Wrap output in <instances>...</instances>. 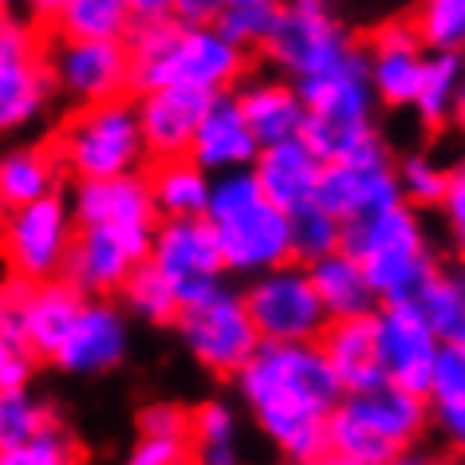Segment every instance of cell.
Here are the masks:
<instances>
[{"label": "cell", "mask_w": 465, "mask_h": 465, "mask_svg": "<svg viewBox=\"0 0 465 465\" xmlns=\"http://www.w3.org/2000/svg\"><path fill=\"white\" fill-rule=\"evenodd\" d=\"M232 387L284 461L308 465L323 458L328 418L340 406L343 387L316 343H257L232 375Z\"/></svg>", "instance_id": "6da1fadb"}, {"label": "cell", "mask_w": 465, "mask_h": 465, "mask_svg": "<svg viewBox=\"0 0 465 465\" xmlns=\"http://www.w3.org/2000/svg\"><path fill=\"white\" fill-rule=\"evenodd\" d=\"M123 44L131 55V95L166 84L217 95L232 91L252 72V52L225 40L213 25H178L173 16L138 20Z\"/></svg>", "instance_id": "7a4b0ae2"}, {"label": "cell", "mask_w": 465, "mask_h": 465, "mask_svg": "<svg viewBox=\"0 0 465 465\" xmlns=\"http://www.w3.org/2000/svg\"><path fill=\"white\" fill-rule=\"evenodd\" d=\"M202 217L213 229L225 276L249 281V276L292 261V221L281 205L264 197L252 170L213 173Z\"/></svg>", "instance_id": "3957f363"}, {"label": "cell", "mask_w": 465, "mask_h": 465, "mask_svg": "<svg viewBox=\"0 0 465 465\" xmlns=\"http://www.w3.org/2000/svg\"><path fill=\"white\" fill-rule=\"evenodd\" d=\"M340 249L363 264L379 304L414 300V292L441 261L434 241H430L422 209L406 202H394L367 217L340 221Z\"/></svg>", "instance_id": "277c9868"}, {"label": "cell", "mask_w": 465, "mask_h": 465, "mask_svg": "<svg viewBox=\"0 0 465 465\" xmlns=\"http://www.w3.org/2000/svg\"><path fill=\"white\" fill-rule=\"evenodd\" d=\"M430 434L426 399L394 382L343 394L328 418L323 453L347 465H387L399 453L422 446Z\"/></svg>", "instance_id": "5b68a950"}, {"label": "cell", "mask_w": 465, "mask_h": 465, "mask_svg": "<svg viewBox=\"0 0 465 465\" xmlns=\"http://www.w3.org/2000/svg\"><path fill=\"white\" fill-rule=\"evenodd\" d=\"M296 87H300V99H304V131H300V138L323 162L343 158L347 150H355L363 138L379 131L375 126L379 99L367 79L363 44H355L331 67L300 79Z\"/></svg>", "instance_id": "8992f818"}, {"label": "cell", "mask_w": 465, "mask_h": 465, "mask_svg": "<svg viewBox=\"0 0 465 465\" xmlns=\"http://www.w3.org/2000/svg\"><path fill=\"white\" fill-rule=\"evenodd\" d=\"M52 150L72 182L138 173L150 162L131 95L75 107L55 134Z\"/></svg>", "instance_id": "52a82bcc"}, {"label": "cell", "mask_w": 465, "mask_h": 465, "mask_svg": "<svg viewBox=\"0 0 465 465\" xmlns=\"http://www.w3.org/2000/svg\"><path fill=\"white\" fill-rule=\"evenodd\" d=\"M178 331L182 347L190 351L197 367H205L217 379H232L245 359L257 351L261 335L249 320L245 296L241 288H232L229 281H217L213 288L197 292L190 300H182L178 316L170 323Z\"/></svg>", "instance_id": "ba28073f"}, {"label": "cell", "mask_w": 465, "mask_h": 465, "mask_svg": "<svg viewBox=\"0 0 465 465\" xmlns=\"http://www.w3.org/2000/svg\"><path fill=\"white\" fill-rule=\"evenodd\" d=\"M55 99L48 64H44V32L32 16L0 13V134H16L40 123Z\"/></svg>", "instance_id": "9c48e42d"}, {"label": "cell", "mask_w": 465, "mask_h": 465, "mask_svg": "<svg viewBox=\"0 0 465 465\" xmlns=\"http://www.w3.org/2000/svg\"><path fill=\"white\" fill-rule=\"evenodd\" d=\"M241 296L261 343H316L328 328V312L312 288L308 264L284 261L269 272L249 276Z\"/></svg>", "instance_id": "30bf717a"}, {"label": "cell", "mask_w": 465, "mask_h": 465, "mask_svg": "<svg viewBox=\"0 0 465 465\" xmlns=\"http://www.w3.org/2000/svg\"><path fill=\"white\" fill-rule=\"evenodd\" d=\"M351 48H355V36L331 8H304V5L281 0L269 36L261 44V55L272 72L300 84V79L343 60Z\"/></svg>", "instance_id": "8fae6325"}, {"label": "cell", "mask_w": 465, "mask_h": 465, "mask_svg": "<svg viewBox=\"0 0 465 465\" xmlns=\"http://www.w3.org/2000/svg\"><path fill=\"white\" fill-rule=\"evenodd\" d=\"M72 232H75L72 209H67V197L55 190L28 205L5 209L0 252H5L13 276H25L32 284L55 281L64 272L67 249H72Z\"/></svg>", "instance_id": "7c38bea8"}, {"label": "cell", "mask_w": 465, "mask_h": 465, "mask_svg": "<svg viewBox=\"0 0 465 465\" xmlns=\"http://www.w3.org/2000/svg\"><path fill=\"white\" fill-rule=\"evenodd\" d=\"M394 202H402L399 173H394V154H391L387 138L379 131L363 138L355 150H347L343 158L323 162L316 205L328 209L331 217H340V221L367 217Z\"/></svg>", "instance_id": "4fadbf2b"}, {"label": "cell", "mask_w": 465, "mask_h": 465, "mask_svg": "<svg viewBox=\"0 0 465 465\" xmlns=\"http://www.w3.org/2000/svg\"><path fill=\"white\" fill-rule=\"evenodd\" d=\"M55 95L87 107L131 95V55L123 40H79V36H52L44 44Z\"/></svg>", "instance_id": "5bb4252c"}, {"label": "cell", "mask_w": 465, "mask_h": 465, "mask_svg": "<svg viewBox=\"0 0 465 465\" xmlns=\"http://www.w3.org/2000/svg\"><path fill=\"white\" fill-rule=\"evenodd\" d=\"M150 241H154V232H143V229L75 225L60 276L84 296H119L131 269L138 261H146Z\"/></svg>", "instance_id": "9a60e30c"}, {"label": "cell", "mask_w": 465, "mask_h": 465, "mask_svg": "<svg viewBox=\"0 0 465 465\" xmlns=\"http://www.w3.org/2000/svg\"><path fill=\"white\" fill-rule=\"evenodd\" d=\"M371 320H375V351H379L382 379L402 391L426 394L434 363L441 355V340L426 323L422 312H418V304L414 300L375 304Z\"/></svg>", "instance_id": "2e32d148"}, {"label": "cell", "mask_w": 465, "mask_h": 465, "mask_svg": "<svg viewBox=\"0 0 465 465\" xmlns=\"http://www.w3.org/2000/svg\"><path fill=\"white\" fill-rule=\"evenodd\" d=\"M131 351V323L114 296H84L48 363L64 375H111Z\"/></svg>", "instance_id": "e0dca14e"}, {"label": "cell", "mask_w": 465, "mask_h": 465, "mask_svg": "<svg viewBox=\"0 0 465 465\" xmlns=\"http://www.w3.org/2000/svg\"><path fill=\"white\" fill-rule=\"evenodd\" d=\"M146 261L173 284L178 300H190L217 281H225L221 249L205 217H158Z\"/></svg>", "instance_id": "ac0fdd59"}, {"label": "cell", "mask_w": 465, "mask_h": 465, "mask_svg": "<svg viewBox=\"0 0 465 465\" xmlns=\"http://www.w3.org/2000/svg\"><path fill=\"white\" fill-rule=\"evenodd\" d=\"M363 60H367V79L379 107L411 111L418 75H422V60H426V44L411 25V16L382 20L363 44Z\"/></svg>", "instance_id": "d6986e66"}, {"label": "cell", "mask_w": 465, "mask_h": 465, "mask_svg": "<svg viewBox=\"0 0 465 465\" xmlns=\"http://www.w3.org/2000/svg\"><path fill=\"white\" fill-rule=\"evenodd\" d=\"M205 103H209V91H197L185 84L134 91V114L146 143V158L154 162V158L190 154V138L197 131Z\"/></svg>", "instance_id": "ffe728a7"}, {"label": "cell", "mask_w": 465, "mask_h": 465, "mask_svg": "<svg viewBox=\"0 0 465 465\" xmlns=\"http://www.w3.org/2000/svg\"><path fill=\"white\" fill-rule=\"evenodd\" d=\"M75 225H119V229H158V209L150 202L146 173H119V178H87L67 193Z\"/></svg>", "instance_id": "44dd1931"}, {"label": "cell", "mask_w": 465, "mask_h": 465, "mask_svg": "<svg viewBox=\"0 0 465 465\" xmlns=\"http://www.w3.org/2000/svg\"><path fill=\"white\" fill-rule=\"evenodd\" d=\"M257 150H261V143H257V134L249 131L232 91L209 95L202 119H197V131L190 138V158L205 173H229V170H249Z\"/></svg>", "instance_id": "7402d4cb"}, {"label": "cell", "mask_w": 465, "mask_h": 465, "mask_svg": "<svg viewBox=\"0 0 465 465\" xmlns=\"http://www.w3.org/2000/svg\"><path fill=\"white\" fill-rule=\"evenodd\" d=\"M249 170L272 205H281L284 213H296V209L316 202L323 158L296 134V138H284V143L261 146Z\"/></svg>", "instance_id": "603a6c76"}, {"label": "cell", "mask_w": 465, "mask_h": 465, "mask_svg": "<svg viewBox=\"0 0 465 465\" xmlns=\"http://www.w3.org/2000/svg\"><path fill=\"white\" fill-rule=\"evenodd\" d=\"M241 114H245L249 131L257 134L261 146L284 143L304 131V99L292 79H284L281 72H249L232 87Z\"/></svg>", "instance_id": "cb8c5ba5"}, {"label": "cell", "mask_w": 465, "mask_h": 465, "mask_svg": "<svg viewBox=\"0 0 465 465\" xmlns=\"http://www.w3.org/2000/svg\"><path fill=\"white\" fill-rule=\"evenodd\" d=\"M316 347L328 359L331 375L340 379L343 394L351 391H367L379 387L382 367H379V351H375V320L367 316H343V320H328V328L320 331Z\"/></svg>", "instance_id": "d4e9b609"}, {"label": "cell", "mask_w": 465, "mask_h": 465, "mask_svg": "<svg viewBox=\"0 0 465 465\" xmlns=\"http://www.w3.org/2000/svg\"><path fill=\"white\" fill-rule=\"evenodd\" d=\"M422 399L430 411V430L446 441L450 453L465 458V343L441 347Z\"/></svg>", "instance_id": "484cf974"}, {"label": "cell", "mask_w": 465, "mask_h": 465, "mask_svg": "<svg viewBox=\"0 0 465 465\" xmlns=\"http://www.w3.org/2000/svg\"><path fill=\"white\" fill-rule=\"evenodd\" d=\"M146 190L154 202L158 217H202L209 202V182L213 173H205L190 154L178 158H154L146 162Z\"/></svg>", "instance_id": "4316f807"}, {"label": "cell", "mask_w": 465, "mask_h": 465, "mask_svg": "<svg viewBox=\"0 0 465 465\" xmlns=\"http://www.w3.org/2000/svg\"><path fill=\"white\" fill-rule=\"evenodd\" d=\"M308 276H312V288H316L323 312H328V320H343V316H367V312H375V292H371L367 284V272L363 264H359L351 252L335 249L328 257L312 261L308 264Z\"/></svg>", "instance_id": "83f0119b"}, {"label": "cell", "mask_w": 465, "mask_h": 465, "mask_svg": "<svg viewBox=\"0 0 465 465\" xmlns=\"http://www.w3.org/2000/svg\"><path fill=\"white\" fill-rule=\"evenodd\" d=\"M64 166L52 146H16L0 154V213L60 190Z\"/></svg>", "instance_id": "f1b7e54d"}, {"label": "cell", "mask_w": 465, "mask_h": 465, "mask_svg": "<svg viewBox=\"0 0 465 465\" xmlns=\"http://www.w3.org/2000/svg\"><path fill=\"white\" fill-rule=\"evenodd\" d=\"M418 312L434 328L441 347L465 343V264L438 261V269L426 276V284L414 292Z\"/></svg>", "instance_id": "f546056e"}, {"label": "cell", "mask_w": 465, "mask_h": 465, "mask_svg": "<svg viewBox=\"0 0 465 465\" xmlns=\"http://www.w3.org/2000/svg\"><path fill=\"white\" fill-rule=\"evenodd\" d=\"M84 304V292L72 288L64 281V276H55V281H40L32 288V300H28V316H25V335H28V347L32 355L40 359V363H48L55 343L64 340L67 323Z\"/></svg>", "instance_id": "4dcf8cb0"}, {"label": "cell", "mask_w": 465, "mask_h": 465, "mask_svg": "<svg viewBox=\"0 0 465 465\" xmlns=\"http://www.w3.org/2000/svg\"><path fill=\"white\" fill-rule=\"evenodd\" d=\"M193 465H245L241 458V418L225 399H205L190 411Z\"/></svg>", "instance_id": "1f68e13d"}, {"label": "cell", "mask_w": 465, "mask_h": 465, "mask_svg": "<svg viewBox=\"0 0 465 465\" xmlns=\"http://www.w3.org/2000/svg\"><path fill=\"white\" fill-rule=\"evenodd\" d=\"M465 72V52H426L422 60V75H418V91H414V119L426 131H446L450 114H453V99H458V84Z\"/></svg>", "instance_id": "d6a6232c"}, {"label": "cell", "mask_w": 465, "mask_h": 465, "mask_svg": "<svg viewBox=\"0 0 465 465\" xmlns=\"http://www.w3.org/2000/svg\"><path fill=\"white\" fill-rule=\"evenodd\" d=\"M119 300H123L126 316L143 320L150 328H170L173 316H178V308H182L173 284L150 261H138L131 269V276H126L123 288H119Z\"/></svg>", "instance_id": "836d02e7"}, {"label": "cell", "mask_w": 465, "mask_h": 465, "mask_svg": "<svg viewBox=\"0 0 465 465\" xmlns=\"http://www.w3.org/2000/svg\"><path fill=\"white\" fill-rule=\"evenodd\" d=\"M134 16L126 0H67L60 16L52 20L55 36H79V40H126Z\"/></svg>", "instance_id": "e575fe53"}, {"label": "cell", "mask_w": 465, "mask_h": 465, "mask_svg": "<svg viewBox=\"0 0 465 465\" xmlns=\"http://www.w3.org/2000/svg\"><path fill=\"white\" fill-rule=\"evenodd\" d=\"M0 465H84V450L64 418H55L20 446L0 450Z\"/></svg>", "instance_id": "d590c367"}, {"label": "cell", "mask_w": 465, "mask_h": 465, "mask_svg": "<svg viewBox=\"0 0 465 465\" xmlns=\"http://www.w3.org/2000/svg\"><path fill=\"white\" fill-rule=\"evenodd\" d=\"M411 25L426 52H465V0H418Z\"/></svg>", "instance_id": "8d00e7d4"}, {"label": "cell", "mask_w": 465, "mask_h": 465, "mask_svg": "<svg viewBox=\"0 0 465 465\" xmlns=\"http://www.w3.org/2000/svg\"><path fill=\"white\" fill-rule=\"evenodd\" d=\"M60 411L48 406L44 399H36L28 387H13V391H0V450L20 446L32 434H40L48 422H55Z\"/></svg>", "instance_id": "74e56055"}, {"label": "cell", "mask_w": 465, "mask_h": 465, "mask_svg": "<svg viewBox=\"0 0 465 465\" xmlns=\"http://www.w3.org/2000/svg\"><path fill=\"white\" fill-rule=\"evenodd\" d=\"M394 173H399V193L406 205L414 209H438L441 190H446V166L426 154V150H411V154L394 158Z\"/></svg>", "instance_id": "f35d334b"}, {"label": "cell", "mask_w": 465, "mask_h": 465, "mask_svg": "<svg viewBox=\"0 0 465 465\" xmlns=\"http://www.w3.org/2000/svg\"><path fill=\"white\" fill-rule=\"evenodd\" d=\"M288 221H292V261L296 264H312L340 249V217H331L316 202L288 213Z\"/></svg>", "instance_id": "ab89813d"}, {"label": "cell", "mask_w": 465, "mask_h": 465, "mask_svg": "<svg viewBox=\"0 0 465 465\" xmlns=\"http://www.w3.org/2000/svg\"><path fill=\"white\" fill-rule=\"evenodd\" d=\"M272 16H276V5H225L221 16L213 20V28L225 40L237 44V48L261 52V44L272 28Z\"/></svg>", "instance_id": "60d3db41"}, {"label": "cell", "mask_w": 465, "mask_h": 465, "mask_svg": "<svg viewBox=\"0 0 465 465\" xmlns=\"http://www.w3.org/2000/svg\"><path fill=\"white\" fill-rule=\"evenodd\" d=\"M123 465H193L190 430H138V441Z\"/></svg>", "instance_id": "b9f144b4"}, {"label": "cell", "mask_w": 465, "mask_h": 465, "mask_svg": "<svg viewBox=\"0 0 465 465\" xmlns=\"http://www.w3.org/2000/svg\"><path fill=\"white\" fill-rule=\"evenodd\" d=\"M438 213H441L446 245L465 257V154L453 166H446V190H441Z\"/></svg>", "instance_id": "7bdbcfd3"}, {"label": "cell", "mask_w": 465, "mask_h": 465, "mask_svg": "<svg viewBox=\"0 0 465 465\" xmlns=\"http://www.w3.org/2000/svg\"><path fill=\"white\" fill-rule=\"evenodd\" d=\"M32 288H36V284L25 281V276H13V281L0 284V331H5L8 340L28 343V335H25V316H28Z\"/></svg>", "instance_id": "ee69618b"}, {"label": "cell", "mask_w": 465, "mask_h": 465, "mask_svg": "<svg viewBox=\"0 0 465 465\" xmlns=\"http://www.w3.org/2000/svg\"><path fill=\"white\" fill-rule=\"evenodd\" d=\"M36 363H40V359L32 355L28 343L8 340V335L0 331V391L28 387L32 375H36Z\"/></svg>", "instance_id": "f6af8a7d"}, {"label": "cell", "mask_w": 465, "mask_h": 465, "mask_svg": "<svg viewBox=\"0 0 465 465\" xmlns=\"http://www.w3.org/2000/svg\"><path fill=\"white\" fill-rule=\"evenodd\" d=\"M225 0H170V16L178 25H213Z\"/></svg>", "instance_id": "bcb514c9"}, {"label": "cell", "mask_w": 465, "mask_h": 465, "mask_svg": "<svg viewBox=\"0 0 465 465\" xmlns=\"http://www.w3.org/2000/svg\"><path fill=\"white\" fill-rule=\"evenodd\" d=\"M387 465H465V458H458V453H422V450H406V453H399L394 461H387Z\"/></svg>", "instance_id": "7dc6e473"}, {"label": "cell", "mask_w": 465, "mask_h": 465, "mask_svg": "<svg viewBox=\"0 0 465 465\" xmlns=\"http://www.w3.org/2000/svg\"><path fill=\"white\" fill-rule=\"evenodd\" d=\"M126 8H131L134 25H138V20H162V16H170V0H126Z\"/></svg>", "instance_id": "c3c4849f"}, {"label": "cell", "mask_w": 465, "mask_h": 465, "mask_svg": "<svg viewBox=\"0 0 465 465\" xmlns=\"http://www.w3.org/2000/svg\"><path fill=\"white\" fill-rule=\"evenodd\" d=\"M20 5L28 8V16L36 20V25H52V20L60 16V8L67 5V0H20Z\"/></svg>", "instance_id": "681fc988"}, {"label": "cell", "mask_w": 465, "mask_h": 465, "mask_svg": "<svg viewBox=\"0 0 465 465\" xmlns=\"http://www.w3.org/2000/svg\"><path fill=\"white\" fill-rule=\"evenodd\" d=\"M450 126H458L465 134V72H461V84H458V99H453V114H450Z\"/></svg>", "instance_id": "f907efd6"}, {"label": "cell", "mask_w": 465, "mask_h": 465, "mask_svg": "<svg viewBox=\"0 0 465 465\" xmlns=\"http://www.w3.org/2000/svg\"><path fill=\"white\" fill-rule=\"evenodd\" d=\"M288 5H304V8H331L335 0H288Z\"/></svg>", "instance_id": "816d5d0a"}, {"label": "cell", "mask_w": 465, "mask_h": 465, "mask_svg": "<svg viewBox=\"0 0 465 465\" xmlns=\"http://www.w3.org/2000/svg\"><path fill=\"white\" fill-rule=\"evenodd\" d=\"M308 465H347V461H340V458H331V453H323V458H316V461H308Z\"/></svg>", "instance_id": "f5cc1de1"}, {"label": "cell", "mask_w": 465, "mask_h": 465, "mask_svg": "<svg viewBox=\"0 0 465 465\" xmlns=\"http://www.w3.org/2000/svg\"><path fill=\"white\" fill-rule=\"evenodd\" d=\"M225 5H281V0H225Z\"/></svg>", "instance_id": "db71d44e"}, {"label": "cell", "mask_w": 465, "mask_h": 465, "mask_svg": "<svg viewBox=\"0 0 465 465\" xmlns=\"http://www.w3.org/2000/svg\"><path fill=\"white\" fill-rule=\"evenodd\" d=\"M16 5V0H0V13H8V8H13Z\"/></svg>", "instance_id": "11a10c76"}]
</instances>
